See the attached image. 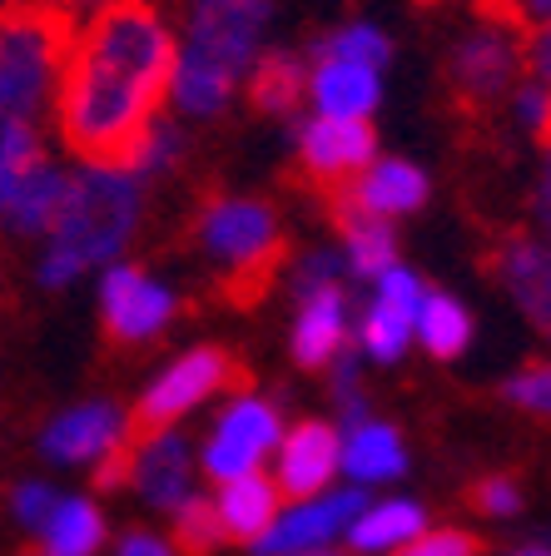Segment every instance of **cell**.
Here are the masks:
<instances>
[{"label":"cell","mask_w":551,"mask_h":556,"mask_svg":"<svg viewBox=\"0 0 551 556\" xmlns=\"http://www.w3.org/2000/svg\"><path fill=\"white\" fill-rule=\"evenodd\" d=\"M179 35L164 0H115L75 30L55 90L60 144L80 164H125L170 100Z\"/></svg>","instance_id":"6da1fadb"},{"label":"cell","mask_w":551,"mask_h":556,"mask_svg":"<svg viewBox=\"0 0 551 556\" xmlns=\"http://www.w3.org/2000/svg\"><path fill=\"white\" fill-rule=\"evenodd\" d=\"M139 214H145V179L120 164H80L65 174L55 219L46 229V254H40V283L65 289L85 268H110L125 243L135 239Z\"/></svg>","instance_id":"7a4b0ae2"},{"label":"cell","mask_w":551,"mask_h":556,"mask_svg":"<svg viewBox=\"0 0 551 556\" xmlns=\"http://www.w3.org/2000/svg\"><path fill=\"white\" fill-rule=\"evenodd\" d=\"M184 239L214 268V293L229 308H253L274 293L288 268V239L278 208L259 194H204L184 224Z\"/></svg>","instance_id":"3957f363"},{"label":"cell","mask_w":551,"mask_h":556,"mask_svg":"<svg viewBox=\"0 0 551 556\" xmlns=\"http://www.w3.org/2000/svg\"><path fill=\"white\" fill-rule=\"evenodd\" d=\"M80 25L55 0H5L0 5V119H35L55 104L65 55Z\"/></svg>","instance_id":"277c9868"},{"label":"cell","mask_w":551,"mask_h":556,"mask_svg":"<svg viewBox=\"0 0 551 556\" xmlns=\"http://www.w3.org/2000/svg\"><path fill=\"white\" fill-rule=\"evenodd\" d=\"M218 393H249V368L224 343L189 348L164 372H154V382L129 407V438H150V432L174 428L184 413H195L204 397Z\"/></svg>","instance_id":"5b68a950"},{"label":"cell","mask_w":551,"mask_h":556,"mask_svg":"<svg viewBox=\"0 0 551 556\" xmlns=\"http://www.w3.org/2000/svg\"><path fill=\"white\" fill-rule=\"evenodd\" d=\"M65 194V169L46 154L40 129L25 119H0V229L15 239L46 233Z\"/></svg>","instance_id":"8992f818"},{"label":"cell","mask_w":551,"mask_h":556,"mask_svg":"<svg viewBox=\"0 0 551 556\" xmlns=\"http://www.w3.org/2000/svg\"><path fill=\"white\" fill-rule=\"evenodd\" d=\"M95 486L100 492L135 486L150 507L174 511L195 497V447L174 428L150 432V438H129L125 432V442L95 463Z\"/></svg>","instance_id":"52a82bcc"},{"label":"cell","mask_w":551,"mask_h":556,"mask_svg":"<svg viewBox=\"0 0 551 556\" xmlns=\"http://www.w3.org/2000/svg\"><path fill=\"white\" fill-rule=\"evenodd\" d=\"M527 75V55H522L517 35L483 25V30L458 35V46L448 50V104L462 119H487L502 100H512Z\"/></svg>","instance_id":"ba28073f"},{"label":"cell","mask_w":551,"mask_h":556,"mask_svg":"<svg viewBox=\"0 0 551 556\" xmlns=\"http://www.w3.org/2000/svg\"><path fill=\"white\" fill-rule=\"evenodd\" d=\"M268 21H274V0H184L179 55H195L224 70L229 80H243L259 60Z\"/></svg>","instance_id":"9c48e42d"},{"label":"cell","mask_w":551,"mask_h":556,"mask_svg":"<svg viewBox=\"0 0 551 556\" xmlns=\"http://www.w3.org/2000/svg\"><path fill=\"white\" fill-rule=\"evenodd\" d=\"M179 318V299L174 289H164L160 278H150V268L139 264H110L100 283V328L104 343L115 353H139L154 338L170 333V324Z\"/></svg>","instance_id":"30bf717a"},{"label":"cell","mask_w":551,"mask_h":556,"mask_svg":"<svg viewBox=\"0 0 551 556\" xmlns=\"http://www.w3.org/2000/svg\"><path fill=\"white\" fill-rule=\"evenodd\" d=\"M378 160V135L367 119H328L313 115L299 129V154H293V179L313 189L318 199H334L348 189L367 164Z\"/></svg>","instance_id":"8fae6325"},{"label":"cell","mask_w":551,"mask_h":556,"mask_svg":"<svg viewBox=\"0 0 551 556\" xmlns=\"http://www.w3.org/2000/svg\"><path fill=\"white\" fill-rule=\"evenodd\" d=\"M278 438H284L278 407L268 403V397L239 393L224 413H218L214 432H209V442H204V472L218 477V482L259 472V463L278 447Z\"/></svg>","instance_id":"7c38bea8"},{"label":"cell","mask_w":551,"mask_h":556,"mask_svg":"<svg viewBox=\"0 0 551 556\" xmlns=\"http://www.w3.org/2000/svg\"><path fill=\"white\" fill-rule=\"evenodd\" d=\"M483 264L512 293V303L551 338V243L531 229H502L487 239Z\"/></svg>","instance_id":"4fadbf2b"},{"label":"cell","mask_w":551,"mask_h":556,"mask_svg":"<svg viewBox=\"0 0 551 556\" xmlns=\"http://www.w3.org/2000/svg\"><path fill=\"white\" fill-rule=\"evenodd\" d=\"M125 432H129L125 407L110 403V397H95V403H75L60 417H50L40 428V452L55 467H95L125 442Z\"/></svg>","instance_id":"5bb4252c"},{"label":"cell","mask_w":551,"mask_h":556,"mask_svg":"<svg viewBox=\"0 0 551 556\" xmlns=\"http://www.w3.org/2000/svg\"><path fill=\"white\" fill-rule=\"evenodd\" d=\"M343 467V432L338 422L323 417H303L278 438V467H274V486L284 502H309L318 497L323 486L334 482V472Z\"/></svg>","instance_id":"9a60e30c"},{"label":"cell","mask_w":551,"mask_h":556,"mask_svg":"<svg viewBox=\"0 0 551 556\" xmlns=\"http://www.w3.org/2000/svg\"><path fill=\"white\" fill-rule=\"evenodd\" d=\"M423 293H427L423 278L402 264L378 278V293H373V303L363 308V324H358V348H363L367 358L392 363L408 353L413 328H417V308H423Z\"/></svg>","instance_id":"2e32d148"},{"label":"cell","mask_w":551,"mask_h":556,"mask_svg":"<svg viewBox=\"0 0 551 556\" xmlns=\"http://www.w3.org/2000/svg\"><path fill=\"white\" fill-rule=\"evenodd\" d=\"M363 507L367 502L358 486L318 492V497L299 502L293 511H278L274 527L253 542V556H293V552H309V546H328L338 532H348V521H353Z\"/></svg>","instance_id":"e0dca14e"},{"label":"cell","mask_w":551,"mask_h":556,"mask_svg":"<svg viewBox=\"0 0 551 556\" xmlns=\"http://www.w3.org/2000/svg\"><path fill=\"white\" fill-rule=\"evenodd\" d=\"M348 328H353V308H348L343 283H328V289H313L299 299V318H293V363L309 372H323L328 363L343 353Z\"/></svg>","instance_id":"ac0fdd59"},{"label":"cell","mask_w":551,"mask_h":556,"mask_svg":"<svg viewBox=\"0 0 551 556\" xmlns=\"http://www.w3.org/2000/svg\"><path fill=\"white\" fill-rule=\"evenodd\" d=\"M427 174L417 169L413 160H373L363 174H358L348 189H338V204H353L373 219H402V214H417L427 204ZM328 204V199H323Z\"/></svg>","instance_id":"d6986e66"},{"label":"cell","mask_w":551,"mask_h":556,"mask_svg":"<svg viewBox=\"0 0 551 556\" xmlns=\"http://www.w3.org/2000/svg\"><path fill=\"white\" fill-rule=\"evenodd\" d=\"M383 70L353 65V60H318L309 70L313 110L328 119H367L383 100Z\"/></svg>","instance_id":"ffe728a7"},{"label":"cell","mask_w":551,"mask_h":556,"mask_svg":"<svg viewBox=\"0 0 551 556\" xmlns=\"http://www.w3.org/2000/svg\"><path fill=\"white\" fill-rule=\"evenodd\" d=\"M328 219L343 233V264L353 278H373L378 283L388 268H398V239H392L388 219H373V214H363L353 204H338V199H328Z\"/></svg>","instance_id":"44dd1931"},{"label":"cell","mask_w":551,"mask_h":556,"mask_svg":"<svg viewBox=\"0 0 551 556\" xmlns=\"http://www.w3.org/2000/svg\"><path fill=\"white\" fill-rule=\"evenodd\" d=\"M278 486L274 477L264 472H249V477H234V482L218 486L214 511H218V527H224V542H259V536L274 527L278 517Z\"/></svg>","instance_id":"7402d4cb"},{"label":"cell","mask_w":551,"mask_h":556,"mask_svg":"<svg viewBox=\"0 0 551 556\" xmlns=\"http://www.w3.org/2000/svg\"><path fill=\"white\" fill-rule=\"evenodd\" d=\"M243 80H249V110L288 119L309 94V65L293 50H259Z\"/></svg>","instance_id":"603a6c76"},{"label":"cell","mask_w":551,"mask_h":556,"mask_svg":"<svg viewBox=\"0 0 551 556\" xmlns=\"http://www.w3.org/2000/svg\"><path fill=\"white\" fill-rule=\"evenodd\" d=\"M343 472L353 482H392V477L408 472V447H402V432L392 422L367 417L358 428L343 432Z\"/></svg>","instance_id":"cb8c5ba5"},{"label":"cell","mask_w":551,"mask_h":556,"mask_svg":"<svg viewBox=\"0 0 551 556\" xmlns=\"http://www.w3.org/2000/svg\"><path fill=\"white\" fill-rule=\"evenodd\" d=\"M417 532H427V507L423 502H408V497H392V502H373L363 507L353 521H348V546L363 556H378V552H398L402 542H413Z\"/></svg>","instance_id":"d4e9b609"},{"label":"cell","mask_w":551,"mask_h":556,"mask_svg":"<svg viewBox=\"0 0 551 556\" xmlns=\"http://www.w3.org/2000/svg\"><path fill=\"white\" fill-rule=\"evenodd\" d=\"M234 90H239V80H229L224 70L204 65V60H195V55L174 60L170 104L184 119H218L234 104Z\"/></svg>","instance_id":"484cf974"},{"label":"cell","mask_w":551,"mask_h":556,"mask_svg":"<svg viewBox=\"0 0 551 556\" xmlns=\"http://www.w3.org/2000/svg\"><path fill=\"white\" fill-rule=\"evenodd\" d=\"M110 536L104 511L90 497H60L55 511L40 527V552L46 556H95Z\"/></svg>","instance_id":"4316f807"},{"label":"cell","mask_w":551,"mask_h":556,"mask_svg":"<svg viewBox=\"0 0 551 556\" xmlns=\"http://www.w3.org/2000/svg\"><path fill=\"white\" fill-rule=\"evenodd\" d=\"M413 333L423 338V348L437 363H452V358H462L472 343V313L462 308L452 293H423Z\"/></svg>","instance_id":"83f0119b"},{"label":"cell","mask_w":551,"mask_h":556,"mask_svg":"<svg viewBox=\"0 0 551 556\" xmlns=\"http://www.w3.org/2000/svg\"><path fill=\"white\" fill-rule=\"evenodd\" d=\"M388 55H392V40L373 21H348V25H338V30L313 40V60H353V65L383 70Z\"/></svg>","instance_id":"f1b7e54d"},{"label":"cell","mask_w":551,"mask_h":556,"mask_svg":"<svg viewBox=\"0 0 551 556\" xmlns=\"http://www.w3.org/2000/svg\"><path fill=\"white\" fill-rule=\"evenodd\" d=\"M170 517H174V536H170V542L179 546L184 556H214L218 546H224V527H218L214 502L199 497V492L184 502V507H174Z\"/></svg>","instance_id":"f546056e"},{"label":"cell","mask_w":551,"mask_h":556,"mask_svg":"<svg viewBox=\"0 0 551 556\" xmlns=\"http://www.w3.org/2000/svg\"><path fill=\"white\" fill-rule=\"evenodd\" d=\"M502 403H512V407H522V413L551 422V358L522 363V368L502 382Z\"/></svg>","instance_id":"4dcf8cb0"},{"label":"cell","mask_w":551,"mask_h":556,"mask_svg":"<svg viewBox=\"0 0 551 556\" xmlns=\"http://www.w3.org/2000/svg\"><path fill=\"white\" fill-rule=\"evenodd\" d=\"M472 5H477L483 25H497V30L522 35V40L551 25V0H472Z\"/></svg>","instance_id":"1f68e13d"},{"label":"cell","mask_w":551,"mask_h":556,"mask_svg":"<svg viewBox=\"0 0 551 556\" xmlns=\"http://www.w3.org/2000/svg\"><path fill=\"white\" fill-rule=\"evenodd\" d=\"M512 110H517L522 129L537 150H551V85L541 80H522L517 94H512Z\"/></svg>","instance_id":"d6a6232c"},{"label":"cell","mask_w":551,"mask_h":556,"mask_svg":"<svg viewBox=\"0 0 551 556\" xmlns=\"http://www.w3.org/2000/svg\"><path fill=\"white\" fill-rule=\"evenodd\" d=\"M467 507L483 511V517H517L522 511V486L512 482L506 472L477 477V482L467 486Z\"/></svg>","instance_id":"836d02e7"},{"label":"cell","mask_w":551,"mask_h":556,"mask_svg":"<svg viewBox=\"0 0 551 556\" xmlns=\"http://www.w3.org/2000/svg\"><path fill=\"white\" fill-rule=\"evenodd\" d=\"M5 502H11V517L21 521V527H30V532H40L46 527V517L55 511L60 492L46 482H35V477H25V482H15L11 492H5Z\"/></svg>","instance_id":"e575fe53"},{"label":"cell","mask_w":551,"mask_h":556,"mask_svg":"<svg viewBox=\"0 0 551 556\" xmlns=\"http://www.w3.org/2000/svg\"><path fill=\"white\" fill-rule=\"evenodd\" d=\"M398 556H483V542L462 527H437V532H417L413 542H402Z\"/></svg>","instance_id":"d590c367"},{"label":"cell","mask_w":551,"mask_h":556,"mask_svg":"<svg viewBox=\"0 0 551 556\" xmlns=\"http://www.w3.org/2000/svg\"><path fill=\"white\" fill-rule=\"evenodd\" d=\"M338 274H343V258L313 249V254L303 258L293 274H284V278H293V289H299V299H303V293H313V289H328V283H338Z\"/></svg>","instance_id":"8d00e7d4"},{"label":"cell","mask_w":551,"mask_h":556,"mask_svg":"<svg viewBox=\"0 0 551 556\" xmlns=\"http://www.w3.org/2000/svg\"><path fill=\"white\" fill-rule=\"evenodd\" d=\"M522 55H527V75L541 85H551V25L537 35H527V46H522Z\"/></svg>","instance_id":"74e56055"},{"label":"cell","mask_w":551,"mask_h":556,"mask_svg":"<svg viewBox=\"0 0 551 556\" xmlns=\"http://www.w3.org/2000/svg\"><path fill=\"white\" fill-rule=\"evenodd\" d=\"M115 556H184V552L154 532H125V542L115 546Z\"/></svg>","instance_id":"f35d334b"},{"label":"cell","mask_w":551,"mask_h":556,"mask_svg":"<svg viewBox=\"0 0 551 556\" xmlns=\"http://www.w3.org/2000/svg\"><path fill=\"white\" fill-rule=\"evenodd\" d=\"M537 219L551 239V150H547V169H541V179H537Z\"/></svg>","instance_id":"ab89813d"},{"label":"cell","mask_w":551,"mask_h":556,"mask_svg":"<svg viewBox=\"0 0 551 556\" xmlns=\"http://www.w3.org/2000/svg\"><path fill=\"white\" fill-rule=\"evenodd\" d=\"M512 556H551V546H517Z\"/></svg>","instance_id":"60d3db41"},{"label":"cell","mask_w":551,"mask_h":556,"mask_svg":"<svg viewBox=\"0 0 551 556\" xmlns=\"http://www.w3.org/2000/svg\"><path fill=\"white\" fill-rule=\"evenodd\" d=\"M293 556H343V552H334V546H309V552H293Z\"/></svg>","instance_id":"b9f144b4"},{"label":"cell","mask_w":551,"mask_h":556,"mask_svg":"<svg viewBox=\"0 0 551 556\" xmlns=\"http://www.w3.org/2000/svg\"><path fill=\"white\" fill-rule=\"evenodd\" d=\"M21 556H46V552H21Z\"/></svg>","instance_id":"7bdbcfd3"},{"label":"cell","mask_w":551,"mask_h":556,"mask_svg":"<svg viewBox=\"0 0 551 556\" xmlns=\"http://www.w3.org/2000/svg\"><path fill=\"white\" fill-rule=\"evenodd\" d=\"M417 5H437V0H417Z\"/></svg>","instance_id":"ee69618b"},{"label":"cell","mask_w":551,"mask_h":556,"mask_svg":"<svg viewBox=\"0 0 551 556\" xmlns=\"http://www.w3.org/2000/svg\"><path fill=\"white\" fill-rule=\"evenodd\" d=\"M0 5H5V0H0Z\"/></svg>","instance_id":"f6af8a7d"}]
</instances>
